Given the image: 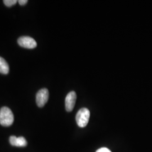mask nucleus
I'll return each mask as SVG.
<instances>
[{
	"label": "nucleus",
	"mask_w": 152,
	"mask_h": 152,
	"mask_svg": "<svg viewBox=\"0 0 152 152\" xmlns=\"http://www.w3.org/2000/svg\"><path fill=\"white\" fill-rule=\"evenodd\" d=\"M14 121V114L11 109L8 107H4L0 110V124L8 127L11 126Z\"/></svg>",
	"instance_id": "1"
},
{
	"label": "nucleus",
	"mask_w": 152,
	"mask_h": 152,
	"mask_svg": "<svg viewBox=\"0 0 152 152\" xmlns=\"http://www.w3.org/2000/svg\"><path fill=\"white\" fill-rule=\"evenodd\" d=\"M90 117V110L86 108H83L78 110L76 114V122L80 127H85L87 126Z\"/></svg>",
	"instance_id": "2"
},
{
	"label": "nucleus",
	"mask_w": 152,
	"mask_h": 152,
	"mask_svg": "<svg viewBox=\"0 0 152 152\" xmlns=\"http://www.w3.org/2000/svg\"><path fill=\"white\" fill-rule=\"evenodd\" d=\"M49 97V91L47 88H44L39 90L36 95V103L38 107H43L48 102Z\"/></svg>",
	"instance_id": "3"
},
{
	"label": "nucleus",
	"mask_w": 152,
	"mask_h": 152,
	"mask_svg": "<svg viewBox=\"0 0 152 152\" xmlns=\"http://www.w3.org/2000/svg\"><path fill=\"white\" fill-rule=\"evenodd\" d=\"M18 43L19 46L26 49H34L37 46L36 41L29 36L20 37L18 39Z\"/></svg>",
	"instance_id": "4"
},
{
	"label": "nucleus",
	"mask_w": 152,
	"mask_h": 152,
	"mask_svg": "<svg viewBox=\"0 0 152 152\" xmlns=\"http://www.w3.org/2000/svg\"><path fill=\"white\" fill-rule=\"evenodd\" d=\"M77 99V95L75 91L69 92L65 98V109L67 112H71L75 107Z\"/></svg>",
	"instance_id": "5"
},
{
	"label": "nucleus",
	"mask_w": 152,
	"mask_h": 152,
	"mask_svg": "<svg viewBox=\"0 0 152 152\" xmlns=\"http://www.w3.org/2000/svg\"><path fill=\"white\" fill-rule=\"evenodd\" d=\"M10 143L12 146L18 147H24L27 145V141L24 137H16L11 136L9 139Z\"/></svg>",
	"instance_id": "6"
},
{
	"label": "nucleus",
	"mask_w": 152,
	"mask_h": 152,
	"mask_svg": "<svg viewBox=\"0 0 152 152\" xmlns=\"http://www.w3.org/2000/svg\"><path fill=\"white\" fill-rule=\"evenodd\" d=\"M9 72V66L4 58L0 56V73L7 75Z\"/></svg>",
	"instance_id": "7"
},
{
	"label": "nucleus",
	"mask_w": 152,
	"mask_h": 152,
	"mask_svg": "<svg viewBox=\"0 0 152 152\" xmlns=\"http://www.w3.org/2000/svg\"><path fill=\"white\" fill-rule=\"evenodd\" d=\"M16 0H5L4 1V3L7 7H11L12 6L15 5L17 3Z\"/></svg>",
	"instance_id": "8"
},
{
	"label": "nucleus",
	"mask_w": 152,
	"mask_h": 152,
	"mask_svg": "<svg viewBox=\"0 0 152 152\" xmlns=\"http://www.w3.org/2000/svg\"><path fill=\"white\" fill-rule=\"evenodd\" d=\"M96 152H112L108 148H105V147H103V148H100V149H99L98 150L96 151Z\"/></svg>",
	"instance_id": "9"
},
{
	"label": "nucleus",
	"mask_w": 152,
	"mask_h": 152,
	"mask_svg": "<svg viewBox=\"0 0 152 152\" xmlns=\"http://www.w3.org/2000/svg\"><path fill=\"white\" fill-rule=\"evenodd\" d=\"M18 2L20 5L24 6L27 4L28 0H19L18 1Z\"/></svg>",
	"instance_id": "10"
}]
</instances>
